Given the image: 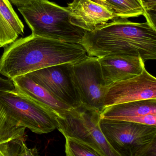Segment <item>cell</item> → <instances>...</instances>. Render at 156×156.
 Segmentation results:
<instances>
[{"label":"cell","instance_id":"6da1fadb","mask_svg":"<svg viewBox=\"0 0 156 156\" xmlns=\"http://www.w3.org/2000/svg\"><path fill=\"white\" fill-rule=\"evenodd\" d=\"M87 55L86 50L80 44L31 34L5 48L0 58V74L12 80L48 67L74 64Z\"/></svg>","mask_w":156,"mask_h":156},{"label":"cell","instance_id":"7a4b0ae2","mask_svg":"<svg viewBox=\"0 0 156 156\" xmlns=\"http://www.w3.org/2000/svg\"><path fill=\"white\" fill-rule=\"evenodd\" d=\"M79 44L89 56L125 54L140 56L144 62L156 59V28L147 22L115 17L92 32L86 31Z\"/></svg>","mask_w":156,"mask_h":156},{"label":"cell","instance_id":"3957f363","mask_svg":"<svg viewBox=\"0 0 156 156\" xmlns=\"http://www.w3.org/2000/svg\"><path fill=\"white\" fill-rule=\"evenodd\" d=\"M18 10L34 35L79 44L86 32L71 23L67 7L48 0L33 1Z\"/></svg>","mask_w":156,"mask_h":156},{"label":"cell","instance_id":"277c9868","mask_svg":"<svg viewBox=\"0 0 156 156\" xmlns=\"http://www.w3.org/2000/svg\"><path fill=\"white\" fill-rule=\"evenodd\" d=\"M100 126L120 156H156V126L103 118Z\"/></svg>","mask_w":156,"mask_h":156},{"label":"cell","instance_id":"5b68a950","mask_svg":"<svg viewBox=\"0 0 156 156\" xmlns=\"http://www.w3.org/2000/svg\"><path fill=\"white\" fill-rule=\"evenodd\" d=\"M101 112L82 105L56 116L57 129L64 137L79 140L102 156H120L105 138L100 126Z\"/></svg>","mask_w":156,"mask_h":156},{"label":"cell","instance_id":"8992f818","mask_svg":"<svg viewBox=\"0 0 156 156\" xmlns=\"http://www.w3.org/2000/svg\"><path fill=\"white\" fill-rule=\"evenodd\" d=\"M0 105L19 126L35 133L47 134L57 129L53 112L15 90L0 91Z\"/></svg>","mask_w":156,"mask_h":156},{"label":"cell","instance_id":"52a82bcc","mask_svg":"<svg viewBox=\"0 0 156 156\" xmlns=\"http://www.w3.org/2000/svg\"><path fill=\"white\" fill-rule=\"evenodd\" d=\"M73 80L82 105L101 112L106 85L99 58L87 55L73 64Z\"/></svg>","mask_w":156,"mask_h":156},{"label":"cell","instance_id":"ba28073f","mask_svg":"<svg viewBox=\"0 0 156 156\" xmlns=\"http://www.w3.org/2000/svg\"><path fill=\"white\" fill-rule=\"evenodd\" d=\"M53 96L73 109L82 105L73 80V64L48 67L26 74Z\"/></svg>","mask_w":156,"mask_h":156},{"label":"cell","instance_id":"9c48e42d","mask_svg":"<svg viewBox=\"0 0 156 156\" xmlns=\"http://www.w3.org/2000/svg\"><path fill=\"white\" fill-rule=\"evenodd\" d=\"M151 99H156V78L145 68L138 76L106 86L103 108Z\"/></svg>","mask_w":156,"mask_h":156},{"label":"cell","instance_id":"30bf717a","mask_svg":"<svg viewBox=\"0 0 156 156\" xmlns=\"http://www.w3.org/2000/svg\"><path fill=\"white\" fill-rule=\"evenodd\" d=\"M101 118L156 126V99L123 103L103 109Z\"/></svg>","mask_w":156,"mask_h":156},{"label":"cell","instance_id":"8fae6325","mask_svg":"<svg viewBox=\"0 0 156 156\" xmlns=\"http://www.w3.org/2000/svg\"><path fill=\"white\" fill-rule=\"evenodd\" d=\"M67 7L72 24L87 32L116 17L111 9L90 0H73Z\"/></svg>","mask_w":156,"mask_h":156},{"label":"cell","instance_id":"7c38bea8","mask_svg":"<svg viewBox=\"0 0 156 156\" xmlns=\"http://www.w3.org/2000/svg\"><path fill=\"white\" fill-rule=\"evenodd\" d=\"M98 58L106 86L138 76L145 68L144 61L138 56L113 55Z\"/></svg>","mask_w":156,"mask_h":156},{"label":"cell","instance_id":"4fadbf2b","mask_svg":"<svg viewBox=\"0 0 156 156\" xmlns=\"http://www.w3.org/2000/svg\"><path fill=\"white\" fill-rule=\"evenodd\" d=\"M11 80L15 90L49 109L55 114L56 117L62 115L67 110L73 109L55 98L27 75L16 77Z\"/></svg>","mask_w":156,"mask_h":156},{"label":"cell","instance_id":"5bb4252c","mask_svg":"<svg viewBox=\"0 0 156 156\" xmlns=\"http://www.w3.org/2000/svg\"><path fill=\"white\" fill-rule=\"evenodd\" d=\"M24 24L9 0H0V48H5L24 34Z\"/></svg>","mask_w":156,"mask_h":156},{"label":"cell","instance_id":"9a60e30c","mask_svg":"<svg viewBox=\"0 0 156 156\" xmlns=\"http://www.w3.org/2000/svg\"><path fill=\"white\" fill-rule=\"evenodd\" d=\"M25 129L19 126L0 105V145L24 137Z\"/></svg>","mask_w":156,"mask_h":156},{"label":"cell","instance_id":"2e32d148","mask_svg":"<svg viewBox=\"0 0 156 156\" xmlns=\"http://www.w3.org/2000/svg\"><path fill=\"white\" fill-rule=\"evenodd\" d=\"M116 17L127 18L144 15L141 0H105Z\"/></svg>","mask_w":156,"mask_h":156},{"label":"cell","instance_id":"e0dca14e","mask_svg":"<svg viewBox=\"0 0 156 156\" xmlns=\"http://www.w3.org/2000/svg\"><path fill=\"white\" fill-rule=\"evenodd\" d=\"M65 138L66 156H102L92 147L79 140L69 137Z\"/></svg>","mask_w":156,"mask_h":156},{"label":"cell","instance_id":"ac0fdd59","mask_svg":"<svg viewBox=\"0 0 156 156\" xmlns=\"http://www.w3.org/2000/svg\"><path fill=\"white\" fill-rule=\"evenodd\" d=\"M22 138L0 145V156H19Z\"/></svg>","mask_w":156,"mask_h":156},{"label":"cell","instance_id":"d6986e66","mask_svg":"<svg viewBox=\"0 0 156 156\" xmlns=\"http://www.w3.org/2000/svg\"><path fill=\"white\" fill-rule=\"evenodd\" d=\"M144 10V16L145 18H153L156 17V0H141Z\"/></svg>","mask_w":156,"mask_h":156},{"label":"cell","instance_id":"ffe728a7","mask_svg":"<svg viewBox=\"0 0 156 156\" xmlns=\"http://www.w3.org/2000/svg\"><path fill=\"white\" fill-rule=\"evenodd\" d=\"M19 156H38L37 148L36 147L32 148L27 147L24 137L21 139V151Z\"/></svg>","mask_w":156,"mask_h":156},{"label":"cell","instance_id":"44dd1931","mask_svg":"<svg viewBox=\"0 0 156 156\" xmlns=\"http://www.w3.org/2000/svg\"><path fill=\"white\" fill-rule=\"evenodd\" d=\"M14 90V86L11 79H4L0 76V91Z\"/></svg>","mask_w":156,"mask_h":156},{"label":"cell","instance_id":"7402d4cb","mask_svg":"<svg viewBox=\"0 0 156 156\" xmlns=\"http://www.w3.org/2000/svg\"><path fill=\"white\" fill-rule=\"evenodd\" d=\"M9 1H10V2L14 5L16 7L20 8L27 5L33 1H38V0H9Z\"/></svg>","mask_w":156,"mask_h":156},{"label":"cell","instance_id":"603a6c76","mask_svg":"<svg viewBox=\"0 0 156 156\" xmlns=\"http://www.w3.org/2000/svg\"><path fill=\"white\" fill-rule=\"evenodd\" d=\"M90 1H92V2H94L96 3L101 5H103V6H106V7H108V8H110V9L109 5L107 4L105 0H90Z\"/></svg>","mask_w":156,"mask_h":156}]
</instances>
